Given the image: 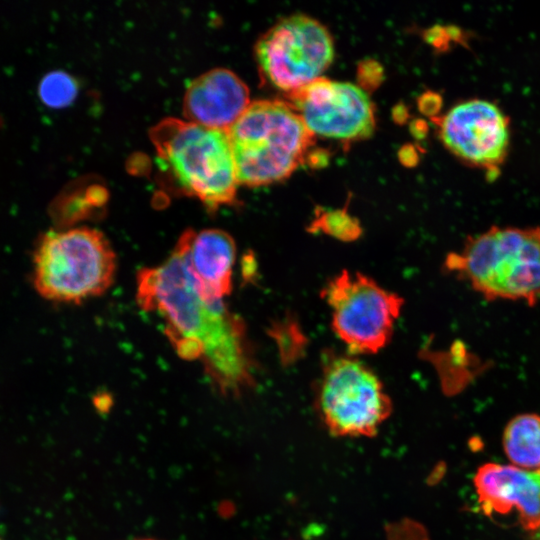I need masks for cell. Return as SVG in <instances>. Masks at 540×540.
<instances>
[{
    "label": "cell",
    "instance_id": "obj_1",
    "mask_svg": "<svg viewBox=\"0 0 540 540\" xmlns=\"http://www.w3.org/2000/svg\"><path fill=\"white\" fill-rule=\"evenodd\" d=\"M185 231L160 265L138 272L139 306L164 320V333L177 354L200 361L224 395H238L254 384L255 361L244 321L223 300L201 291L188 261Z\"/></svg>",
    "mask_w": 540,
    "mask_h": 540
},
{
    "label": "cell",
    "instance_id": "obj_2",
    "mask_svg": "<svg viewBox=\"0 0 540 540\" xmlns=\"http://www.w3.org/2000/svg\"><path fill=\"white\" fill-rule=\"evenodd\" d=\"M444 270L489 301L540 300V226H491L449 253Z\"/></svg>",
    "mask_w": 540,
    "mask_h": 540
},
{
    "label": "cell",
    "instance_id": "obj_3",
    "mask_svg": "<svg viewBox=\"0 0 540 540\" xmlns=\"http://www.w3.org/2000/svg\"><path fill=\"white\" fill-rule=\"evenodd\" d=\"M149 134L160 168L182 192L211 210L235 202L239 181L227 131L170 117Z\"/></svg>",
    "mask_w": 540,
    "mask_h": 540
},
{
    "label": "cell",
    "instance_id": "obj_4",
    "mask_svg": "<svg viewBox=\"0 0 540 540\" xmlns=\"http://www.w3.org/2000/svg\"><path fill=\"white\" fill-rule=\"evenodd\" d=\"M239 184L263 186L289 177L308 159L314 134L288 102L256 100L227 130Z\"/></svg>",
    "mask_w": 540,
    "mask_h": 540
},
{
    "label": "cell",
    "instance_id": "obj_5",
    "mask_svg": "<svg viewBox=\"0 0 540 540\" xmlns=\"http://www.w3.org/2000/svg\"><path fill=\"white\" fill-rule=\"evenodd\" d=\"M115 271L114 250L94 228L48 231L33 253L34 288L54 302L80 303L103 294L113 283Z\"/></svg>",
    "mask_w": 540,
    "mask_h": 540
},
{
    "label": "cell",
    "instance_id": "obj_6",
    "mask_svg": "<svg viewBox=\"0 0 540 540\" xmlns=\"http://www.w3.org/2000/svg\"><path fill=\"white\" fill-rule=\"evenodd\" d=\"M317 411L333 436L373 437L392 402L376 373L352 354L327 352L316 391Z\"/></svg>",
    "mask_w": 540,
    "mask_h": 540
},
{
    "label": "cell",
    "instance_id": "obj_7",
    "mask_svg": "<svg viewBox=\"0 0 540 540\" xmlns=\"http://www.w3.org/2000/svg\"><path fill=\"white\" fill-rule=\"evenodd\" d=\"M321 296L330 308L333 331L352 355L386 346L404 303L372 278L349 270L329 280Z\"/></svg>",
    "mask_w": 540,
    "mask_h": 540
},
{
    "label": "cell",
    "instance_id": "obj_8",
    "mask_svg": "<svg viewBox=\"0 0 540 540\" xmlns=\"http://www.w3.org/2000/svg\"><path fill=\"white\" fill-rule=\"evenodd\" d=\"M261 75L287 93L321 77L334 57L333 39L318 20L303 14L280 19L255 45Z\"/></svg>",
    "mask_w": 540,
    "mask_h": 540
},
{
    "label": "cell",
    "instance_id": "obj_9",
    "mask_svg": "<svg viewBox=\"0 0 540 540\" xmlns=\"http://www.w3.org/2000/svg\"><path fill=\"white\" fill-rule=\"evenodd\" d=\"M287 95L314 135L352 141L373 133L374 106L357 85L319 77Z\"/></svg>",
    "mask_w": 540,
    "mask_h": 540
},
{
    "label": "cell",
    "instance_id": "obj_10",
    "mask_svg": "<svg viewBox=\"0 0 540 540\" xmlns=\"http://www.w3.org/2000/svg\"><path fill=\"white\" fill-rule=\"evenodd\" d=\"M437 120L439 138L454 156L492 176L499 173L510 145V120L498 105L473 98Z\"/></svg>",
    "mask_w": 540,
    "mask_h": 540
},
{
    "label": "cell",
    "instance_id": "obj_11",
    "mask_svg": "<svg viewBox=\"0 0 540 540\" xmlns=\"http://www.w3.org/2000/svg\"><path fill=\"white\" fill-rule=\"evenodd\" d=\"M478 502L489 516L515 511L530 532L540 527V468L486 463L473 479Z\"/></svg>",
    "mask_w": 540,
    "mask_h": 540
},
{
    "label": "cell",
    "instance_id": "obj_12",
    "mask_svg": "<svg viewBox=\"0 0 540 540\" xmlns=\"http://www.w3.org/2000/svg\"><path fill=\"white\" fill-rule=\"evenodd\" d=\"M243 80L227 68H214L193 79L185 92L188 121L227 131L250 104Z\"/></svg>",
    "mask_w": 540,
    "mask_h": 540
},
{
    "label": "cell",
    "instance_id": "obj_13",
    "mask_svg": "<svg viewBox=\"0 0 540 540\" xmlns=\"http://www.w3.org/2000/svg\"><path fill=\"white\" fill-rule=\"evenodd\" d=\"M188 261L190 270L203 294L223 300L232 290L236 259L234 239L220 229L195 231L188 229Z\"/></svg>",
    "mask_w": 540,
    "mask_h": 540
},
{
    "label": "cell",
    "instance_id": "obj_14",
    "mask_svg": "<svg viewBox=\"0 0 540 540\" xmlns=\"http://www.w3.org/2000/svg\"><path fill=\"white\" fill-rule=\"evenodd\" d=\"M502 444L515 466L540 468V415L523 413L510 419L503 431Z\"/></svg>",
    "mask_w": 540,
    "mask_h": 540
},
{
    "label": "cell",
    "instance_id": "obj_15",
    "mask_svg": "<svg viewBox=\"0 0 540 540\" xmlns=\"http://www.w3.org/2000/svg\"><path fill=\"white\" fill-rule=\"evenodd\" d=\"M308 231L310 233L322 232L339 241L352 242L361 236L362 227L347 208L330 210L318 208Z\"/></svg>",
    "mask_w": 540,
    "mask_h": 540
},
{
    "label": "cell",
    "instance_id": "obj_16",
    "mask_svg": "<svg viewBox=\"0 0 540 540\" xmlns=\"http://www.w3.org/2000/svg\"><path fill=\"white\" fill-rule=\"evenodd\" d=\"M75 79L64 71H51L43 76L38 85L41 101L52 108H62L73 102L77 95Z\"/></svg>",
    "mask_w": 540,
    "mask_h": 540
},
{
    "label": "cell",
    "instance_id": "obj_17",
    "mask_svg": "<svg viewBox=\"0 0 540 540\" xmlns=\"http://www.w3.org/2000/svg\"><path fill=\"white\" fill-rule=\"evenodd\" d=\"M385 533L386 540H429L426 529L408 518L389 523Z\"/></svg>",
    "mask_w": 540,
    "mask_h": 540
},
{
    "label": "cell",
    "instance_id": "obj_18",
    "mask_svg": "<svg viewBox=\"0 0 540 540\" xmlns=\"http://www.w3.org/2000/svg\"><path fill=\"white\" fill-rule=\"evenodd\" d=\"M419 104L424 113L428 115H435L439 112L442 106V99L436 93L427 92L426 94L422 95Z\"/></svg>",
    "mask_w": 540,
    "mask_h": 540
},
{
    "label": "cell",
    "instance_id": "obj_19",
    "mask_svg": "<svg viewBox=\"0 0 540 540\" xmlns=\"http://www.w3.org/2000/svg\"><path fill=\"white\" fill-rule=\"evenodd\" d=\"M529 540H540V527L537 530L531 532Z\"/></svg>",
    "mask_w": 540,
    "mask_h": 540
},
{
    "label": "cell",
    "instance_id": "obj_20",
    "mask_svg": "<svg viewBox=\"0 0 540 540\" xmlns=\"http://www.w3.org/2000/svg\"><path fill=\"white\" fill-rule=\"evenodd\" d=\"M138 540H153V539H138Z\"/></svg>",
    "mask_w": 540,
    "mask_h": 540
},
{
    "label": "cell",
    "instance_id": "obj_21",
    "mask_svg": "<svg viewBox=\"0 0 540 540\" xmlns=\"http://www.w3.org/2000/svg\"><path fill=\"white\" fill-rule=\"evenodd\" d=\"M0 540H2L1 537H0Z\"/></svg>",
    "mask_w": 540,
    "mask_h": 540
}]
</instances>
